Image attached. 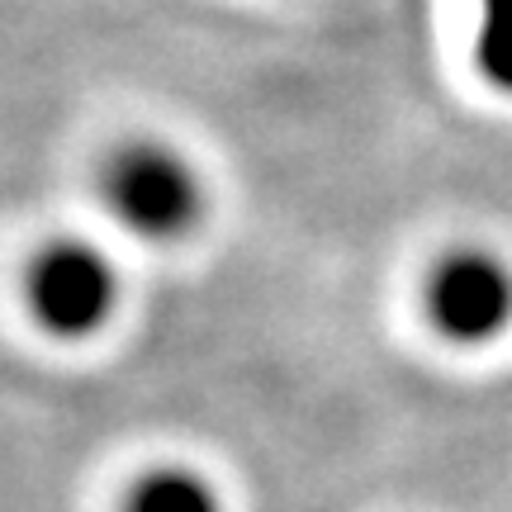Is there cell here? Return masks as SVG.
<instances>
[{"mask_svg":"<svg viewBox=\"0 0 512 512\" xmlns=\"http://www.w3.org/2000/svg\"><path fill=\"white\" fill-rule=\"evenodd\" d=\"M100 195L128 233L181 242L204 219V185L181 152L162 143H124L100 171Z\"/></svg>","mask_w":512,"mask_h":512,"instance_id":"obj_1","label":"cell"},{"mask_svg":"<svg viewBox=\"0 0 512 512\" xmlns=\"http://www.w3.org/2000/svg\"><path fill=\"white\" fill-rule=\"evenodd\" d=\"M24 299L43 332L81 342V337H95L119 309V271L91 242L57 238L29 261Z\"/></svg>","mask_w":512,"mask_h":512,"instance_id":"obj_2","label":"cell"},{"mask_svg":"<svg viewBox=\"0 0 512 512\" xmlns=\"http://www.w3.org/2000/svg\"><path fill=\"white\" fill-rule=\"evenodd\" d=\"M427 318L456 347H489L512 328V266L498 252L465 247L427 275Z\"/></svg>","mask_w":512,"mask_h":512,"instance_id":"obj_3","label":"cell"},{"mask_svg":"<svg viewBox=\"0 0 512 512\" xmlns=\"http://www.w3.org/2000/svg\"><path fill=\"white\" fill-rule=\"evenodd\" d=\"M124 512H223V498L200 470L162 465L128 489Z\"/></svg>","mask_w":512,"mask_h":512,"instance_id":"obj_4","label":"cell"},{"mask_svg":"<svg viewBox=\"0 0 512 512\" xmlns=\"http://www.w3.org/2000/svg\"><path fill=\"white\" fill-rule=\"evenodd\" d=\"M475 67L498 95H512V0H479Z\"/></svg>","mask_w":512,"mask_h":512,"instance_id":"obj_5","label":"cell"}]
</instances>
